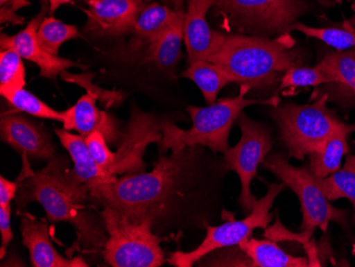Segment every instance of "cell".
Here are the masks:
<instances>
[{
  "instance_id": "obj_1",
  "label": "cell",
  "mask_w": 355,
  "mask_h": 267,
  "mask_svg": "<svg viewBox=\"0 0 355 267\" xmlns=\"http://www.w3.org/2000/svg\"><path fill=\"white\" fill-rule=\"evenodd\" d=\"M199 146L161 155L149 173L123 175L89 187L92 198L131 221L168 214L173 203L185 197L197 171Z\"/></svg>"
},
{
  "instance_id": "obj_2",
  "label": "cell",
  "mask_w": 355,
  "mask_h": 267,
  "mask_svg": "<svg viewBox=\"0 0 355 267\" xmlns=\"http://www.w3.org/2000/svg\"><path fill=\"white\" fill-rule=\"evenodd\" d=\"M89 197V189L73 177L67 161L55 158L41 171L24 178L17 203L24 208L37 201L51 222H67L75 227L83 249L103 252L107 233L101 213H96L87 203Z\"/></svg>"
},
{
  "instance_id": "obj_3",
  "label": "cell",
  "mask_w": 355,
  "mask_h": 267,
  "mask_svg": "<svg viewBox=\"0 0 355 267\" xmlns=\"http://www.w3.org/2000/svg\"><path fill=\"white\" fill-rule=\"evenodd\" d=\"M234 33L225 35L221 49L209 61L228 74L233 83L249 89H268L280 85L293 67H302V55L283 40Z\"/></svg>"
},
{
  "instance_id": "obj_4",
  "label": "cell",
  "mask_w": 355,
  "mask_h": 267,
  "mask_svg": "<svg viewBox=\"0 0 355 267\" xmlns=\"http://www.w3.org/2000/svg\"><path fill=\"white\" fill-rule=\"evenodd\" d=\"M248 91L247 87H241L239 96L220 99L207 107H187L193 123L189 130H182L171 121H163V139L159 144L161 155L168 150H182L187 146H205L213 153H225L230 148L231 128L243 110L250 105L279 103L277 98L266 101L246 98L245 95Z\"/></svg>"
},
{
  "instance_id": "obj_5",
  "label": "cell",
  "mask_w": 355,
  "mask_h": 267,
  "mask_svg": "<svg viewBox=\"0 0 355 267\" xmlns=\"http://www.w3.org/2000/svg\"><path fill=\"white\" fill-rule=\"evenodd\" d=\"M327 103L326 96H319L306 105L285 103L273 105L270 114L278 125L281 141L288 153L287 158L302 161L337 129L346 125Z\"/></svg>"
},
{
  "instance_id": "obj_6",
  "label": "cell",
  "mask_w": 355,
  "mask_h": 267,
  "mask_svg": "<svg viewBox=\"0 0 355 267\" xmlns=\"http://www.w3.org/2000/svg\"><path fill=\"white\" fill-rule=\"evenodd\" d=\"M107 240L103 259L113 267H159L165 262L161 239L153 232L155 221L146 217L131 221L117 211L103 207L101 211Z\"/></svg>"
},
{
  "instance_id": "obj_7",
  "label": "cell",
  "mask_w": 355,
  "mask_h": 267,
  "mask_svg": "<svg viewBox=\"0 0 355 267\" xmlns=\"http://www.w3.org/2000/svg\"><path fill=\"white\" fill-rule=\"evenodd\" d=\"M263 166L286 187H291L298 196L303 215L302 232L299 234V241L303 244L311 240L315 229L327 231L330 222L336 223L347 232H350L349 211L335 208L331 205L309 167L293 166L282 153H273L266 157Z\"/></svg>"
},
{
  "instance_id": "obj_8",
  "label": "cell",
  "mask_w": 355,
  "mask_h": 267,
  "mask_svg": "<svg viewBox=\"0 0 355 267\" xmlns=\"http://www.w3.org/2000/svg\"><path fill=\"white\" fill-rule=\"evenodd\" d=\"M214 7L241 33L265 37L289 33L308 11L303 0H216Z\"/></svg>"
},
{
  "instance_id": "obj_9",
  "label": "cell",
  "mask_w": 355,
  "mask_h": 267,
  "mask_svg": "<svg viewBox=\"0 0 355 267\" xmlns=\"http://www.w3.org/2000/svg\"><path fill=\"white\" fill-rule=\"evenodd\" d=\"M266 184L268 187L266 195L257 201L252 212L246 218L227 222L217 227L207 226V236L196 249L189 252L177 251L167 260L168 263L173 266L191 267L214 251L225 247L239 246V243L250 238L254 229L266 228L272 218L270 210L273 203L286 187L284 183Z\"/></svg>"
},
{
  "instance_id": "obj_10",
  "label": "cell",
  "mask_w": 355,
  "mask_h": 267,
  "mask_svg": "<svg viewBox=\"0 0 355 267\" xmlns=\"http://www.w3.org/2000/svg\"><path fill=\"white\" fill-rule=\"evenodd\" d=\"M241 137L232 148L223 153V169L239 175L241 192L239 203L246 214H250L257 199L251 193V181L255 178L257 167L264 162L272 147L270 133L262 123L249 119L241 112L237 119Z\"/></svg>"
},
{
  "instance_id": "obj_11",
  "label": "cell",
  "mask_w": 355,
  "mask_h": 267,
  "mask_svg": "<svg viewBox=\"0 0 355 267\" xmlns=\"http://www.w3.org/2000/svg\"><path fill=\"white\" fill-rule=\"evenodd\" d=\"M162 123L153 113L133 110L107 173L112 177L143 173L146 167L143 158L147 146L162 143Z\"/></svg>"
},
{
  "instance_id": "obj_12",
  "label": "cell",
  "mask_w": 355,
  "mask_h": 267,
  "mask_svg": "<svg viewBox=\"0 0 355 267\" xmlns=\"http://www.w3.org/2000/svg\"><path fill=\"white\" fill-rule=\"evenodd\" d=\"M0 137L3 143L21 155L25 166H28V157L40 160L55 158V146L51 135L41 123L16 110L1 114Z\"/></svg>"
},
{
  "instance_id": "obj_13",
  "label": "cell",
  "mask_w": 355,
  "mask_h": 267,
  "mask_svg": "<svg viewBox=\"0 0 355 267\" xmlns=\"http://www.w3.org/2000/svg\"><path fill=\"white\" fill-rule=\"evenodd\" d=\"M49 12V8L46 7V3L42 5V11L29 21L25 29L19 31L14 35H7L1 33L0 37V47L1 51L5 49H13L19 53L23 59L31 61L37 64L40 69V76L48 79H55L58 75H61L64 71L71 67H80L85 69V65L79 64L60 55H53L46 53L39 42L37 35L40 25H41L45 15Z\"/></svg>"
},
{
  "instance_id": "obj_14",
  "label": "cell",
  "mask_w": 355,
  "mask_h": 267,
  "mask_svg": "<svg viewBox=\"0 0 355 267\" xmlns=\"http://www.w3.org/2000/svg\"><path fill=\"white\" fill-rule=\"evenodd\" d=\"M85 30L97 37H121L132 33L145 0H85Z\"/></svg>"
},
{
  "instance_id": "obj_15",
  "label": "cell",
  "mask_w": 355,
  "mask_h": 267,
  "mask_svg": "<svg viewBox=\"0 0 355 267\" xmlns=\"http://www.w3.org/2000/svg\"><path fill=\"white\" fill-rule=\"evenodd\" d=\"M216 0H189L184 13V43L189 64L209 60L218 53L225 35L215 31L207 23V14Z\"/></svg>"
},
{
  "instance_id": "obj_16",
  "label": "cell",
  "mask_w": 355,
  "mask_h": 267,
  "mask_svg": "<svg viewBox=\"0 0 355 267\" xmlns=\"http://www.w3.org/2000/svg\"><path fill=\"white\" fill-rule=\"evenodd\" d=\"M98 97L87 93L79 101L62 111L63 128L77 131L78 135L87 137L93 132H101L107 139V144H119L123 132L119 130L116 119L97 107Z\"/></svg>"
},
{
  "instance_id": "obj_17",
  "label": "cell",
  "mask_w": 355,
  "mask_h": 267,
  "mask_svg": "<svg viewBox=\"0 0 355 267\" xmlns=\"http://www.w3.org/2000/svg\"><path fill=\"white\" fill-rule=\"evenodd\" d=\"M23 244L29 251L33 267L89 266L81 258L67 259L55 250L51 242V231L45 219H37L29 213H21Z\"/></svg>"
},
{
  "instance_id": "obj_18",
  "label": "cell",
  "mask_w": 355,
  "mask_h": 267,
  "mask_svg": "<svg viewBox=\"0 0 355 267\" xmlns=\"http://www.w3.org/2000/svg\"><path fill=\"white\" fill-rule=\"evenodd\" d=\"M324 58L334 69L337 81L317 87L314 98L326 96L328 101L342 107H355V47L328 53Z\"/></svg>"
},
{
  "instance_id": "obj_19",
  "label": "cell",
  "mask_w": 355,
  "mask_h": 267,
  "mask_svg": "<svg viewBox=\"0 0 355 267\" xmlns=\"http://www.w3.org/2000/svg\"><path fill=\"white\" fill-rule=\"evenodd\" d=\"M55 132L73 160V169L71 173L73 177L79 182L87 185V189L98 183L107 182L116 178V177H112L94 160L87 148L85 137L80 135H73L64 128H55Z\"/></svg>"
},
{
  "instance_id": "obj_20",
  "label": "cell",
  "mask_w": 355,
  "mask_h": 267,
  "mask_svg": "<svg viewBox=\"0 0 355 267\" xmlns=\"http://www.w3.org/2000/svg\"><path fill=\"white\" fill-rule=\"evenodd\" d=\"M184 10L178 19L161 33L146 49L145 62L171 77H175V67L180 60L181 46L184 41Z\"/></svg>"
},
{
  "instance_id": "obj_21",
  "label": "cell",
  "mask_w": 355,
  "mask_h": 267,
  "mask_svg": "<svg viewBox=\"0 0 355 267\" xmlns=\"http://www.w3.org/2000/svg\"><path fill=\"white\" fill-rule=\"evenodd\" d=\"M355 130L354 125H346L337 129L318 149L311 153L310 171L316 178H326L340 169L344 155H348V137Z\"/></svg>"
},
{
  "instance_id": "obj_22",
  "label": "cell",
  "mask_w": 355,
  "mask_h": 267,
  "mask_svg": "<svg viewBox=\"0 0 355 267\" xmlns=\"http://www.w3.org/2000/svg\"><path fill=\"white\" fill-rule=\"evenodd\" d=\"M181 11L182 10L177 11L155 1L146 3L133 28L135 37L129 45L131 51H139L144 45L148 46L155 41L178 19Z\"/></svg>"
},
{
  "instance_id": "obj_23",
  "label": "cell",
  "mask_w": 355,
  "mask_h": 267,
  "mask_svg": "<svg viewBox=\"0 0 355 267\" xmlns=\"http://www.w3.org/2000/svg\"><path fill=\"white\" fill-rule=\"evenodd\" d=\"M239 250L250 260L254 267H309L311 260L287 254L282 248L266 240L247 239L239 244Z\"/></svg>"
},
{
  "instance_id": "obj_24",
  "label": "cell",
  "mask_w": 355,
  "mask_h": 267,
  "mask_svg": "<svg viewBox=\"0 0 355 267\" xmlns=\"http://www.w3.org/2000/svg\"><path fill=\"white\" fill-rule=\"evenodd\" d=\"M181 76L193 81L199 87L207 105L216 103L219 92L225 85L233 83L228 74L209 60L193 62Z\"/></svg>"
},
{
  "instance_id": "obj_25",
  "label": "cell",
  "mask_w": 355,
  "mask_h": 267,
  "mask_svg": "<svg viewBox=\"0 0 355 267\" xmlns=\"http://www.w3.org/2000/svg\"><path fill=\"white\" fill-rule=\"evenodd\" d=\"M321 191L330 201L348 199L353 207V224L355 225V155H347L342 169L326 178H316Z\"/></svg>"
},
{
  "instance_id": "obj_26",
  "label": "cell",
  "mask_w": 355,
  "mask_h": 267,
  "mask_svg": "<svg viewBox=\"0 0 355 267\" xmlns=\"http://www.w3.org/2000/svg\"><path fill=\"white\" fill-rule=\"evenodd\" d=\"M334 69L326 58L314 67H297L288 69L279 85V91L289 87H319L324 83H336Z\"/></svg>"
},
{
  "instance_id": "obj_27",
  "label": "cell",
  "mask_w": 355,
  "mask_h": 267,
  "mask_svg": "<svg viewBox=\"0 0 355 267\" xmlns=\"http://www.w3.org/2000/svg\"><path fill=\"white\" fill-rule=\"evenodd\" d=\"M80 37L75 25L63 23L55 17H45L37 30V39L46 53L59 55L60 49L65 42Z\"/></svg>"
},
{
  "instance_id": "obj_28",
  "label": "cell",
  "mask_w": 355,
  "mask_h": 267,
  "mask_svg": "<svg viewBox=\"0 0 355 267\" xmlns=\"http://www.w3.org/2000/svg\"><path fill=\"white\" fill-rule=\"evenodd\" d=\"M291 31H299L306 37H314L337 51L355 47V29L345 23L343 27L316 28L296 21L289 29Z\"/></svg>"
},
{
  "instance_id": "obj_29",
  "label": "cell",
  "mask_w": 355,
  "mask_h": 267,
  "mask_svg": "<svg viewBox=\"0 0 355 267\" xmlns=\"http://www.w3.org/2000/svg\"><path fill=\"white\" fill-rule=\"evenodd\" d=\"M26 71L23 58L13 49L0 51V94H8L24 89Z\"/></svg>"
},
{
  "instance_id": "obj_30",
  "label": "cell",
  "mask_w": 355,
  "mask_h": 267,
  "mask_svg": "<svg viewBox=\"0 0 355 267\" xmlns=\"http://www.w3.org/2000/svg\"><path fill=\"white\" fill-rule=\"evenodd\" d=\"M3 98L16 111L27 113L32 117L42 119H51V121H63L62 111H57L49 107L47 103L37 98L35 94L26 91L25 89H19L13 93L8 94Z\"/></svg>"
},
{
  "instance_id": "obj_31",
  "label": "cell",
  "mask_w": 355,
  "mask_h": 267,
  "mask_svg": "<svg viewBox=\"0 0 355 267\" xmlns=\"http://www.w3.org/2000/svg\"><path fill=\"white\" fill-rule=\"evenodd\" d=\"M85 139L94 160L107 171L114 160V153H112L107 147V139L101 132H93Z\"/></svg>"
},
{
  "instance_id": "obj_32",
  "label": "cell",
  "mask_w": 355,
  "mask_h": 267,
  "mask_svg": "<svg viewBox=\"0 0 355 267\" xmlns=\"http://www.w3.org/2000/svg\"><path fill=\"white\" fill-rule=\"evenodd\" d=\"M0 233H1V259H3L7 247L13 240V232L11 229V205L0 206Z\"/></svg>"
},
{
  "instance_id": "obj_33",
  "label": "cell",
  "mask_w": 355,
  "mask_h": 267,
  "mask_svg": "<svg viewBox=\"0 0 355 267\" xmlns=\"http://www.w3.org/2000/svg\"><path fill=\"white\" fill-rule=\"evenodd\" d=\"M19 192V183L0 177V206H9Z\"/></svg>"
},
{
  "instance_id": "obj_34",
  "label": "cell",
  "mask_w": 355,
  "mask_h": 267,
  "mask_svg": "<svg viewBox=\"0 0 355 267\" xmlns=\"http://www.w3.org/2000/svg\"><path fill=\"white\" fill-rule=\"evenodd\" d=\"M15 10L12 8L10 3L1 6L0 10V21L1 24H13V25H21L25 21V17H19Z\"/></svg>"
},
{
  "instance_id": "obj_35",
  "label": "cell",
  "mask_w": 355,
  "mask_h": 267,
  "mask_svg": "<svg viewBox=\"0 0 355 267\" xmlns=\"http://www.w3.org/2000/svg\"><path fill=\"white\" fill-rule=\"evenodd\" d=\"M48 3V8L51 14L55 13L61 6L71 3L73 0H45Z\"/></svg>"
},
{
  "instance_id": "obj_36",
  "label": "cell",
  "mask_w": 355,
  "mask_h": 267,
  "mask_svg": "<svg viewBox=\"0 0 355 267\" xmlns=\"http://www.w3.org/2000/svg\"><path fill=\"white\" fill-rule=\"evenodd\" d=\"M147 3H153L155 0H145ZM163 3H165V6H168L171 9L177 10V11H180V10H183V0H162Z\"/></svg>"
},
{
  "instance_id": "obj_37",
  "label": "cell",
  "mask_w": 355,
  "mask_h": 267,
  "mask_svg": "<svg viewBox=\"0 0 355 267\" xmlns=\"http://www.w3.org/2000/svg\"><path fill=\"white\" fill-rule=\"evenodd\" d=\"M10 5L12 6V8H13L15 11H17V10L21 9V8L29 5V1H28V0H12Z\"/></svg>"
},
{
  "instance_id": "obj_38",
  "label": "cell",
  "mask_w": 355,
  "mask_h": 267,
  "mask_svg": "<svg viewBox=\"0 0 355 267\" xmlns=\"http://www.w3.org/2000/svg\"><path fill=\"white\" fill-rule=\"evenodd\" d=\"M345 24H346V25L350 26V27L354 28L355 27V14H354V15H353L352 17H351L350 19H349V21H345Z\"/></svg>"
},
{
  "instance_id": "obj_39",
  "label": "cell",
  "mask_w": 355,
  "mask_h": 267,
  "mask_svg": "<svg viewBox=\"0 0 355 267\" xmlns=\"http://www.w3.org/2000/svg\"><path fill=\"white\" fill-rule=\"evenodd\" d=\"M319 3L324 6H331L334 3V0H318Z\"/></svg>"
},
{
  "instance_id": "obj_40",
  "label": "cell",
  "mask_w": 355,
  "mask_h": 267,
  "mask_svg": "<svg viewBox=\"0 0 355 267\" xmlns=\"http://www.w3.org/2000/svg\"><path fill=\"white\" fill-rule=\"evenodd\" d=\"M12 0H0V5L5 6L7 3H11Z\"/></svg>"
},
{
  "instance_id": "obj_41",
  "label": "cell",
  "mask_w": 355,
  "mask_h": 267,
  "mask_svg": "<svg viewBox=\"0 0 355 267\" xmlns=\"http://www.w3.org/2000/svg\"><path fill=\"white\" fill-rule=\"evenodd\" d=\"M352 254L355 256V241L354 243H353Z\"/></svg>"
}]
</instances>
